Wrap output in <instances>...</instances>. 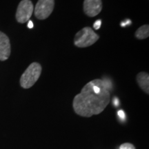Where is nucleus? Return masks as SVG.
Listing matches in <instances>:
<instances>
[{
  "label": "nucleus",
  "mask_w": 149,
  "mask_h": 149,
  "mask_svg": "<svg viewBox=\"0 0 149 149\" xmlns=\"http://www.w3.org/2000/svg\"><path fill=\"white\" fill-rule=\"evenodd\" d=\"M83 6L84 13L91 17L97 15L103 6L102 0H84Z\"/></svg>",
  "instance_id": "423d86ee"
},
{
  "label": "nucleus",
  "mask_w": 149,
  "mask_h": 149,
  "mask_svg": "<svg viewBox=\"0 0 149 149\" xmlns=\"http://www.w3.org/2000/svg\"><path fill=\"white\" fill-rule=\"evenodd\" d=\"M137 81L139 87L144 91L145 93H149V75L147 72H141L137 74Z\"/></svg>",
  "instance_id": "6e6552de"
},
{
  "label": "nucleus",
  "mask_w": 149,
  "mask_h": 149,
  "mask_svg": "<svg viewBox=\"0 0 149 149\" xmlns=\"http://www.w3.org/2000/svg\"><path fill=\"white\" fill-rule=\"evenodd\" d=\"M113 104H115V106H117L119 104V100H118V99L117 98H115L114 100H113Z\"/></svg>",
  "instance_id": "4468645a"
},
{
  "label": "nucleus",
  "mask_w": 149,
  "mask_h": 149,
  "mask_svg": "<svg viewBox=\"0 0 149 149\" xmlns=\"http://www.w3.org/2000/svg\"><path fill=\"white\" fill-rule=\"evenodd\" d=\"M54 6L55 0H38L33 11L35 16L38 19H46L53 13Z\"/></svg>",
  "instance_id": "39448f33"
},
{
  "label": "nucleus",
  "mask_w": 149,
  "mask_h": 149,
  "mask_svg": "<svg viewBox=\"0 0 149 149\" xmlns=\"http://www.w3.org/2000/svg\"><path fill=\"white\" fill-rule=\"evenodd\" d=\"M99 38L100 36L91 27H85L74 35V44L78 48H86L94 44Z\"/></svg>",
  "instance_id": "7ed1b4c3"
},
{
  "label": "nucleus",
  "mask_w": 149,
  "mask_h": 149,
  "mask_svg": "<svg viewBox=\"0 0 149 149\" xmlns=\"http://www.w3.org/2000/svg\"><path fill=\"white\" fill-rule=\"evenodd\" d=\"M11 53L10 42L8 37L0 31V61H6Z\"/></svg>",
  "instance_id": "0eeeda50"
},
{
  "label": "nucleus",
  "mask_w": 149,
  "mask_h": 149,
  "mask_svg": "<svg viewBox=\"0 0 149 149\" xmlns=\"http://www.w3.org/2000/svg\"><path fill=\"white\" fill-rule=\"evenodd\" d=\"M135 36L138 40H144L148 38L149 36V26L148 24L141 26L136 31L135 33Z\"/></svg>",
  "instance_id": "1a4fd4ad"
},
{
  "label": "nucleus",
  "mask_w": 149,
  "mask_h": 149,
  "mask_svg": "<svg viewBox=\"0 0 149 149\" xmlns=\"http://www.w3.org/2000/svg\"><path fill=\"white\" fill-rule=\"evenodd\" d=\"M28 27L29 28V29H33V23L32 21H29V24H28Z\"/></svg>",
  "instance_id": "ddd939ff"
},
{
  "label": "nucleus",
  "mask_w": 149,
  "mask_h": 149,
  "mask_svg": "<svg viewBox=\"0 0 149 149\" xmlns=\"http://www.w3.org/2000/svg\"><path fill=\"white\" fill-rule=\"evenodd\" d=\"M34 11V6L31 0H22L16 11V19L19 23L24 24L29 22Z\"/></svg>",
  "instance_id": "20e7f679"
},
{
  "label": "nucleus",
  "mask_w": 149,
  "mask_h": 149,
  "mask_svg": "<svg viewBox=\"0 0 149 149\" xmlns=\"http://www.w3.org/2000/svg\"><path fill=\"white\" fill-rule=\"evenodd\" d=\"M101 25H102V21L100 19H98L95 22L94 24H93V28H94V29L98 30L100 27H101Z\"/></svg>",
  "instance_id": "9b49d317"
},
{
  "label": "nucleus",
  "mask_w": 149,
  "mask_h": 149,
  "mask_svg": "<svg viewBox=\"0 0 149 149\" xmlns=\"http://www.w3.org/2000/svg\"><path fill=\"white\" fill-rule=\"evenodd\" d=\"M110 101L111 94L107 83L97 79L87 83L74 97L72 107L78 115L91 117L103 112Z\"/></svg>",
  "instance_id": "f257e3e1"
},
{
  "label": "nucleus",
  "mask_w": 149,
  "mask_h": 149,
  "mask_svg": "<svg viewBox=\"0 0 149 149\" xmlns=\"http://www.w3.org/2000/svg\"><path fill=\"white\" fill-rule=\"evenodd\" d=\"M120 149H135V147L130 143H124L120 146Z\"/></svg>",
  "instance_id": "9d476101"
},
{
  "label": "nucleus",
  "mask_w": 149,
  "mask_h": 149,
  "mask_svg": "<svg viewBox=\"0 0 149 149\" xmlns=\"http://www.w3.org/2000/svg\"><path fill=\"white\" fill-rule=\"evenodd\" d=\"M42 70V66L39 63L33 62L30 64L20 78L19 82L22 88H31L40 78Z\"/></svg>",
  "instance_id": "f03ea898"
},
{
  "label": "nucleus",
  "mask_w": 149,
  "mask_h": 149,
  "mask_svg": "<svg viewBox=\"0 0 149 149\" xmlns=\"http://www.w3.org/2000/svg\"><path fill=\"white\" fill-rule=\"evenodd\" d=\"M118 115L121 118V120H123L125 119V113H124V112L122 110H120V111H118Z\"/></svg>",
  "instance_id": "f8f14e48"
}]
</instances>
